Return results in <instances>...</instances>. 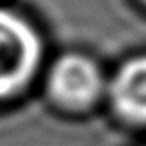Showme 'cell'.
<instances>
[{
	"mask_svg": "<svg viewBox=\"0 0 146 146\" xmlns=\"http://www.w3.org/2000/svg\"><path fill=\"white\" fill-rule=\"evenodd\" d=\"M42 58L36 30L18 14L0 8V100L20 92Z\"/></svg>",
	"mask_w": 146,
	"mask_h": 146,
	"instance_id": "obj_1",
	"label": "cell"
},
{
	"mask_svg": "<svg viewBox=\"0 0 146 146\" xmlns=\"http://www.w3.org/2000/svg\"><path fill=\"white\" fill-rule=\"evenodd\" d=\"M50 94L68 108H88L102 92L104 82L98 66L80 56L66 54L50 68Z\"/></svg>",
	"mask_w": 146,
	"mask_h": 146,
	"instance_id": "obj_2",
	"label": "cell"
},
{
	"mask_svg": "<svg viewBox=\"0 0 146 146\" xmlns=\"http://www.w3.org/2000/svg\"><path fill=\"white\" fill-rule=\"evenodd\" d=\"M110 98L120 116L146 124V56L126 60L114 74Z\"/></svg>",
	"mask_w": 146,
	"mask_h": 146,
	"instance_id": "obj_3",
	"label": "cell"
}]
</instances>
